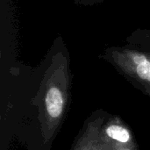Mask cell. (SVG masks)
Here are the masks:
<instances>
[{
	"instance_id": "obj_1",
	"label": "cell",
	"mask_w": 150,
	"mask_h": 150,
	"mask_svg": "<svg viewBox=\"0 0 150 150\" xmlns=\"http://www.w3.org/2000/svg\"><path fill=\"white\" fill-rule=\"evenodd\" d=\"M103 57L120 71L150 89V56L132 46L111 47L105 50Z\"/></svg>"
},
{
	"instance_id": "obj_2",
	"label": "cell",
	"mask_w": 150,
	"mask_h": 150,
	"mask_svg": "<svg viewBox=\"0 0 150 150\" xmlns=\"http://www.w3.org/2000/svg\"><path fill=\"white\" fill-rule=\"evenodd\" d=\"M100 137L104 140L132 145V135L129 130L120 122H110L100 132Z\"/></svg>"
},
{
	"instance_id": "obj_3",
	"label": "cell",
	"mask_w": 150,
	"mask_h": 150,
	"mask_svg": "<svg viewBox=\"0 0 150 150\" xmlns=\"http://www.w3.org/2000/svg\"><path fill=\"white\" fill-rule=\"evenodd\" d=\"M45 105L47 114L52 119H58L63 112L64 99L62 91L57 86H51L46 94Z\"/></svg>"
},
{
	"instance_id": "obj_4",
	"label": "cell",
	"mask_w": 150,
	"mask_h": 150,
	"mask_svg": "<svg viewBox=\"0 0 150 150\" xmlns=\"http://www.w3.org/2000/svg\"><path fill=\"white\" fill-rule=\"evenodd\" d=\"M127 41L129 46L138 48L143 52L150 53V29H137L133 32Z\"/></svg>"
},
{
	"instance_id": "obj_5",
	"label": "cell",
	"mask_w": 150,
	"mask_h": 150,
	"mask_svg": "<svg viewBox=\"0 0 150 150\" xmlns=\"http://www.w3.org/2000/svg\"><path fill=\"white\" fill-rule=\"evenodd\" d=\"M99 134L98 127H90L75 150H102L99 144Z\"/></svg>"
},
{
	"instance_id": "obj_6",
	"label": "cell",
	"mask_w": 150,
	"mask_h": 150,
	"mask_svg": "<svg viewBox=\"0 0 150 150\" xmlns=\"http://www.w3.org/2000/svg\"><path fill=\"white\" fill-rule=\"evenodd\" d=\"M105 0H74V3L82 6H94L96 4L103 3Z\"/></svg>"
},
{
	"instance_id": "obj_7",
	"label": "cell",
	"mask_w": 150,
	"mask_h": 150,
	"mask_svg": "<svg viewBox=\"0 0 150 150\" xmlns=\"http://www.w3.org/2000/svg\"><path fill=\"white\" fill-rule=\"evenodd\" d=\"M147 54H149V56H150V53H147Z\"/></svg>"
}]
</instances>
